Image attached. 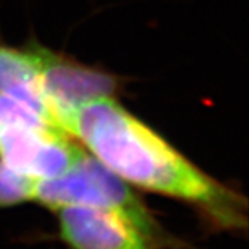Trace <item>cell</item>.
<instances>
[{
  "label": "cell",
  "mask_w": 249,
  "mask_h": 249,
  "mask_svg": "<svg viewBox=\"0 0 249 249\" xmlns=\"http://www.w3.org/2000/svg\"><path fill=\"white\" fill-rule=\"evenodd\" d=\"M65 132L132 187L193 206L217 231L247 230L245 196L199 169L115 97L80 107Z\"/></svg>",
  "instance_id": "cell-1"
},
{
  "label": "cell",
  "mask_w": 249,
  "mask_h": 249,
  "mask_svg": "<svg viewBox=\"0 0 249 249\" xmlns=\"http://www.w3.org/2000/svg\"><path fill=\"white\" fill-rule=\"evenodd\" d=\"M34 202L50 211L64 206H89L118 214L160 247H172L173 238L133 187L83 151L67 172L53 178L37 180Z\"/></svg>",
  "instance_id": "cell-2"
},
{
  "label": "cell",
  "mask_w": 249,
  "mask_h": 249,
  "mask_svg": "<svg viewBox=\"0 0 249 249\" xmlns=\"http://www.w3.org/2000/svg\"><path fill=\"white\" fill-rule=\"evenodd\" d=\"M83 148L78 142L14 98L0 94V162L19 175L46 180L71 168Z\"/></svg>",
  "instance_id": "cell-3"
},
{
  "label": "cell",
  "mask_w": 249,
  "mask_h": 249,
  "mask_svg": "<svg viewBox=\"0 0 249 249\" xmlns=\"http://www.w3.org/2000/svg\"><path fill=\"white\" fill-rule=\"evenodd\" d=\"M24 49L35 64L52 115L62 130L80 107L116 97L124 89L122 79L114 73L85 65L40 43L29 42Z\"/></svg>",
  "instance_id": "cell-4"
},
{
  "label": "cell",
  "mask_w": 249,
  "mask_h": 249,
  "mask_svg": "<svg viewBox=\"0 0 249 249\" xmlns=\"http://www.w3.org/2000/svg\"><path fill=\"white\" fill-rule=\"evenodd\" d=\"M58 235L70 249H162L118 214L89 206L57 211Z\"/></svg>",
  "instance_id": "cell-5"
},
{
  "label": "cell",
  "mask_w": 249,
  "mask_h": 249,
  "mask_svg": "<svg viewBox=\"0 0 249 249\" xmlns=\"http://www.w3.org/2000/svg\"><path fill=\"white\" fill-rule=\"evenodd\" d=\"M0 94L25 104L57 124L47 104L35 64L24 47L16 49L0 45Z\"/></svg>",
  "instance_id": "cell-6"
}]
</instances>
